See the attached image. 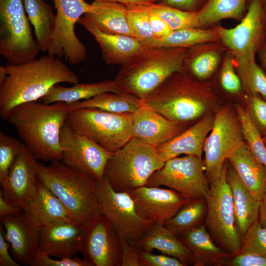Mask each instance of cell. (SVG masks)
Listing matches in <instances>:
<instances>
[{
	"label": "cell",
	"instance_id": "obj_25",
	"mask_svg": "<svg viewBox=\"0 0 266 266\" xmlns=\"http://www.w3.org/2000/svg\"><path fill=\"white\" fill-rule=\"evenodd\" d=\"M135 244L141 249L148 251L156 249L162 254L175 258L184 266H194V258L191 251L164 224L154 223Z\"/></svg>",
	"mask_w": 266,
	"mask_h": 266
},
{
	"label": "cell",
	"instance_id": "obj_13",
	"mask_svg": "<svg viewBox=\"0 0 266 266\" xmlns=\"http://www.w3.org/2000/svg\"><path fill=\"white\" fill-rule=\"evenodd\" d=\"M56 10L54 32L48 54L61 59L64 56L69 63L78 64L87 58L85 45L75 32V25L93 5L85 0H52Z\"/></svg>",
	"mask_w": 266,
	"mask_h": 266
},
{
	"label": "cell",
	"instance_id": "obj_33",
	"mask_svg": "<svg viewBox=\"0 0 266 266\" xmlns=\"http://www.w3.org/2000/svg\"><path fill=\"white\" fill-rule=\"evenodd\" d=\"M219 39L215 29L188 28L173 31L164 37L154 38L143 45L149 47L189 48Z\"/></svg>",
	"mask_w": 266,
	"mask_h": 266
},
{
	"label": "cell",
	"instance_id": "obj_23",
	"mask_svg": "<svg viewBox=\"0 0 266 266\" xmlns=\"http://www.w3.org/2000/svg\"><path fill=\"white\" fill-rule=\"evenodd\" d=\"M78 23L94 37L100 48L102 59L108 65H122L144 46L133 36L100 31L83 16Z\"/></svg>",
	"mask_w": 266,
	"mask_h": 266
},
{
	"label": "cell",
	"instance_id": "obj_15",
	"mask_svg": "<svg viewBox=\"0 0 266 266\" xmlns=\"http://www.w3.org/2000/svg\"><path fill=\"white\" fill-rule=\"evenodd\" d=\"M215 29L235 59L255 58L266 38L263 0H248L246 13L234 28L227 29L219 26Z\"/></svg>",
	"mask_w": 266,
	"mask_h": 266
},
{
	"label": "cell",
	"instance_id": "obj_20",
	"mask_svg": "<svg viewBox=\"0 0 266 266\" xmlns=\"http://www.w3.org/2000/svg\"><path fill=\"white\" fill-rule=\"evenodd\" d=\"M20 213L1 218L0 221L5 229V238L11 246L13 256L21 264L29 265L39 252V227L25 211Z\"/></svg>",
	"mask_w": 266,
	"mask_h": 266
},
{
	"label": "cell",
	"instance_id": "obj_42",
	"mask_svg": "<svg viewBox=\"0 0 266 266\" xmlns=\"http://www.w3.org/2000/svg\"><path fill=\"white\" fill-rule=\"evenodd\" d=\"M256 252L266 257V228L255 221L242 239L240 250Z\"/></svg>",
	"mask_w": 266,
	"mask_h": 266
},
{
	"label": "cell",
	"instance_id": "obj_44",
	"mask_svg": "<svg viewBox=\"0 0 266 266\" xmlns=\"http://www.w3.org/2000/svg\"><path fill=\"white\" fill-rule=\"evenodd\" d=\"M246 107L259 133L266 135V100L259 95L248 94L245 97Z\"/></svg>",
	"mask_w": 266,
	"mask_h": 266
},
{
	"label": "cell",
	"instance_id": "obj_51",
	"mask_svg": "<svg viewBox=\"0 0 266 266\" xmlns=\"http://www.w3.org/2000/svg\"><path fill=\"white\" fill-rule=\"evenodd\" d=\"M9 243L6 240L4 231L1 226L0 230V266H19L8 252Z\"/></svg>",
	"mask_w": 266,
	"mask_h": 266
},
{
	"label": "cell",
	"instance_id": "obj_28",
	"mask_svg": "<svg viewBox=\"0 0 266 266\" xmlns=\"http://www.w3.org/2000/svg\"><path fill=\"white\" fill-rule=\"evenodd\" d=\"M92 4V10L83 16L98 29L106 33L133 36L128 23L126 5L104 1H93Z\"/></svg>",
	"mask_w": 266,
	"mask_h": 266
},
{
	"label": "cell",
	"instance_id": "obj_27",
	"mask_svg": "<svg viewBox=\"0 0 266 266\" xmlns=\"http://www.w3.org/2000/svg\"><path fill=\"white\" fill-rule=\"evenodd\" d=\"M226 176L232 192L236 226L242 239L258 219L260 201L252 195L232 166L228 167L226 165Z\"/></svg>",
	"mask_w": 266,
	"mask_h": 266
},
{
	"label": "cell",
	"instance_id": "obj_45",
	"mask_svg": "<svg viewBox=\"0 0 266 266\" xmlns=\"http://www.w3.org/2000/svg\"><path fill=\"white\" fill-rule=\"evenodd\" d=\"M234 61L232 54L226 56L221 70L220 82L226 91L236 94L241 90L242 83L239 75L235 72Z\"/></svg>",
	"mask_w": 266,
	"mask_h": 266
},
{
	"label": "cell",
	"instance_id": "obj_50",
	"mask_svg": "<svg viewBox=\"0 0 266 266\" xmlns=\"http://www.w3.org/2000/svg\"><path fill=\"white\" fill-rule=\"evenodd\" d=\"M148 11V18L155 38H161L168 35L173 31L157 14L150 11L144 4Z\"/></svg>",
	"mask_w": 266,
	"mask_h": 266
},
{
	"label": "cell",
	"instance_id": "obj_11",
	"mask_svg": "<svg viewBox=\"0 0 266 266\" xmlns=\"http://www.w3.org/2000/svg\"><path fill=\"white\" fill-rule=\"evenodd\" d=\"M244 142L236 113L227 106L218 111L203 148L205 173L209 184L220 178L229 155Z\"/></svg>",
	"mask_w": 266,
	"mask_h": 266
},
{
	"label": "cell",
	"instance_id": "obj_48",
	"mask_svg": "<svg viewBox=\"0 0 266 266\" xmlns=\"http://www.w3.org/2000/svg\"><path fill=\"white\" fill-rule=\"evenodd\" d=\"M122 245L121 266H140L139 248L119 237Z\"/></svg>",
	"mask_w": 266,
	"mask_h": 266
},
{
	"label": "cell",
	"instance_id": "obj_41",
	"mask_svg": "<svg viewBox=\"0 0 266 266\" xmlns=\"http://www.w3.org/2000/svg\"><path fill=\"white\" fill-rule=\"evenodd\" d=\"M23 142L19 140L0 133V183L6 181L9 170L18 155Z\"/></svg>",
	"mask_w": 266,
	"mask_h": 266
},
{
	"label": "cell",
	"instance_id": "obj_43",
	"mask_svg": "<svg viewBox=\"0 0 266 266\" xmlns=\"http://www.w3.org/2000/svg\"><path fill=\"white\" fill-rule=\"evenodd\" d=\"M218 266H266V257L249 251L239 250L226 253L218 263Z\"/></svg>",
	"mask_w": 266,
	"mask_h": 266
},
{
	"label": "cell",
	"instance_id": "obj_14",
	"mask_svg": "<svg viewBox=\"0 0 266 266\" xmlns=\"http://www.w3.org/2000/svg\"><path fill=\"white\" fill-rule=\"evenodd\" d=\"M78 247L91 266H121L120 239L111 222L101 213L82 226Z\"/></svg>",
	"mask_w": 266,
	"mask_h": 266
},
{
	"label": "cell",
	"instance_id": "obj_40",
	"mask_svg": "<svg viewBox=\"0 0 266 266\" xmlns=\"http://www.w3.org/2000/svg\"><path fill=\"white\" fill-rule=\"evenodd\" d=\"M126 6L128 8V23L133 36L142 44L154 38L148 11L144 4Z\"/></svg>",
	"mask_w": 266,
	"mask_h": 266
},
{
	"label": "cell",
	"instance_id": "obj_32",
	"mask_svg": "<svg viewBox=\"0 0 266 266\" xmlns=\"http://www.w3.org/2000/svg\"><path fill=\"white\" fill-rule=\"evenodd\" d=\"M141 103V99L129 94L105 92L68 105L69 111L79 108H96L111 112L133 113Z\"/></svg>",
	"mask_w": 266,
	"mask_h": 266
},
{
	"label": "cell",
	"instance_id": "obj_24",
	"mask_svg": "<svg viewBox=\"0 0 266 266\" xmlns=\"http://www.w3.org/2000/svg\"><path fill=\"white\" fill-rule=\"evenodd\" d=\"M24 211L39 228L59 221H68L82 225L38 179L35 195Z\"/></svg>",
	"mask_w": 266,
	"mask_h": 266
},
{
	"label": "cell",
	"instance_id": "obj_47",
	"mask_svg": "<svg viewBox=\"0 0 266 266\" xmlns=\"http://www.w3.org/2000/svg\"><path fill=\"white\" fill-rule=\"evenodd\" d=\"M152 252L140 249V266H184L175 258L164 254H155Z\"/></svg>",
	"mask_w": 266,
	"mask_h": 266
},
{
	"label": "cell",
	"instance_id": "obj_9",
	"mask_svg": "<svg viewBox=\"0 0 266 266\" xmlns=\"http://www.w3.org/2000/svg\"><path fill=\"white\" fill-rule=\"evenodd\" d=\"M226 172L225 165L220 178L210 184L204 224L214 242L225 252L233 254L240 250L242 238L236 226L233 197Z\"/></svg>",
	"mask_w": 266,
	"mask_h": 266
},
{
	"label": "cell",
	"instance_id": "obj_2",
	"mask_svg": "<svg viewBox=\"0 0 266 266\" xmlns=\"http://www.w3.org/2000/svg\"><path fill=\"white\" fill-rule=\"evenodd\" d=\"M69 112L65 102L34 101L15 107L6 120L35 159L61 161L60 133Z\"/></svg>",
	"mask_w": 266,
	"mask_h": 266
},
{
	"label": "cell",
	"instance_id": "obj_4",
	"mask_svg": "<svg viewBox=\"0 0 266 266\" xmlns=\"http://www.w3.org/2000/svg\"><path fill=\"white\" fill-rule=\"evenodd\" d=\"M187 49L144 46L121 66L114 80L123 93L143 100L170 75L183 69Z\"/></svg>",
	"mask_w": 266,
	"mask_h": 266
},
{
	"label": "cell",
	"instance_id": "obj_58",
	"mask_svg": "<svg viewBox=\"0 0 266 266\" xmlns=\"http://www.w3.org/2000/svg\"><path fill=\"white\" fill-rule=\"evenodd\" d=\"M263 141L266 146V135L263 137Z\"/></svg>",
	"mask_w": 266,
	"mask_h": 266
},
{
	"label": "cell",
	"instance_id": "obj_54",
	"mask_svg": "<svg viewBox=\"0 0 266 266\" xmlns=\"http://www.w3.org/2000/svg\"><path fill=\"white\" fill-rule=\"evenodd\" d=\"M93 1H112L119 2L126 5L134 4H147L156 2L157 0H93Z\"/></svg>",
	"mask_w": 266,
	"mask_h": 266
},
{
	"label": "cell",
	"instance_id": "obj_1",
	"mask_svg": "<svg viewBox=\"0 0 266 266\" xmlns=\"http://www.w3.org/2000/svg\"><path fill=\"white\" fill-rule=\"evenodd\" d=\"M6 67L7 76L0 84V115L5 120L15 107L39 100L53 85L79 82L64 62L49 54L23 64H7Z\"/></svg>",
	"mask_w": 266,
	"mask_h": 266
},
{
	"label": "cell",
	"instance_id": "obj_6",
	"mask_svg": "<svg viewBox=\"0 0 266 266\" xmlns=\"http://www.w3.org/2000/svg\"><path fill=\"white\" fill-rule=\"evenodd\" d=\"M165 163L155 147L133 137L113 153L106 164L103 178L116 191L129 193L146 185L151 175Z\"/></svg>",
	"mask_w": 266,
	"mask_h": 266
},
{
	"label": "cell",
	"instance_id": "obj_34",
	"mask_svg": "<svg viewBox=\"0 0 266 266\" xmlns=\"http://www.w3.org/2000/svg\"><path fill=\"white\" fill-rule=\"evenodd\" d=\"M248 0H207L197 12L201 27L225 19L240 20L247 8Z\"/></svg>",
	"mask_w": 266,
	"mask_h": 266
},
{
	"label": "cell",
	"instance_id": "obj_7",
	"mask_svg": "<svg viewBox=\"0 0 266 266\" xmlns=\"http://www.w3.org/2000/svg\"><path fill=\"white\" fill-rule=\"evenodd\" d=\"M133 115L83 108L70 111L66 122L78 133L115 152L133 137Z\"/></svg>",
	"mask_w": 266,
	"mask_h": 266
},
{
	"label": "cell",
	"instance_id": "obj_19",
	"mask_svg": "<svg viewBox=\"0 0 266 266\" xmlns=\"http://www.w3.org/2000/svg\"><path fill=\"white\" fill-rule=\"evenodd\" d=\"M189 127V124L168 119L142 100L133 115V137L155 147L170 141Z\"/></svg>",
	"mask_w": 266,
	"mask_h": 266
},
{
	"label": "cell",
	"instance_id": "obj_5",
	"mask_svg": "<svg viewBox=\"0 0 266 266\" xmlns=\"http://www.w3.org/2000/svg\"><path fill=\"white\" fill-rule=\"evenodd\" d=\"M37 178L82 225L101 213L97 180L80 169L55 160L49 166L38 163Z\"/></svg>",
	"mask_w": 266,
	"mask_h": 266
},
{
	"label": "cell",
	"instance_id": "obj_46",
	"mask_svg": "<svg viewBox=\"0 0 266 266\" xmlns=\"http://www.w3.org/2000/svg\"><path fill=\"white\" fill-rule=\"evenodd\" d=\"M30 266H91L85 259L79 257L53 259L46 254L39 252L32 259Z\"/></svg>",
	"mask_w": 266,
	"mask_h": 266
},
{
	"label": "cell",
	"instance_id": "obj_53",
	"mask_svg": "<svg viewBox=\"0 0 266 266\" xmlns=\"http://www.w3.org/2000/svg\"><path fill=\"white\" fill-rule=\"evenodd\" d=\"M258 221L263 227L266 228V184L260 201Z\"/></svg>",
	"mask_w": 266,
	"mask_h": 266
},
{
	"label": "cell",
	"instance_id": "obj_10",
	"mask_svg": "<svg viewBox=\"0 0 266 266\" xmlns=\"http://www.w3.org/2000/svg\"><path fill=\"white\" fill-rule=\"evenodd\" d=\"M96 191L101 214L111 222L119 237L135 244L154 223L138 214L128 192L116 191L104 178L97 180Z\"/></svg>",
	"mask_w": 266,
	"mask_h": 266
},
{
	"label": "cell",
	"instance_id": "obj_26",
	"mask_svg": "<svg viewBox=\"0 0 266 266\" xmlns=\"http://www.w3.org/2000/svg\"><path fill=\"white\" fill-rule=\"evenodd\" d=\"M232 166L252 195L261 201L266 184V167L244 142L228 156Z\"/></svg>",
	"mask_w": 266,
	"mask_h": 266
},
{
	"label": "cell",
	"instance_id": "obj_3",
	"mask_svg": "<svg viewBox=\"0 0 266 266\" xmlns=\"http://www.w3.org/2000/svg\"><path fill=\"white\" fill-rule=\"evenodd\" d=\"M142 100L168 119L189 125L210 113L217 101L208 86L183 69L170 75Z\"/></svg>",
	"mask_w": 266,
	"mask_h": 266
},
{
	"label": "cell",
	"instance_id": "obj_52",
	"mask_svg": "<svg viewBox=\"0 0 266 266\" xmlns=\"http://www.w3.org/2000/svg\"><path fill=\"white\" fill-rule=\"evenodd\" d=\"M22 211L7 203L0 194V217L3 218L17 214Z\"/></svg>",
	"mask_w": 266,
	"mask_h": 266
},
{
	"label": "cell",
	"instance_id": "obj_29",
	"mask_svg": "<svg viewBox=\"0 0 266 266\" xmlns=\"http://www.w3.org/2000/svg\"><path fill=\"white\" fill-rule=\"evenodd\" d=\"M105 92L124 93L114 80L107 79L93 83H77L70 87L56 84L52 86L39 100L45 104L59 102L69 104L82 100L90 99Z\"/></svg>",
	"mask_w": 266,
	"mask_h": 266
},
{
	"label": "cell",
	"instance_id": "obj_18",
	"mask_svg": "<svg viewBox=\"0 0 266 266\" xmlns=\"http://www.w3.org/2000/svg\"><path fill=\"white\" fill-rule=\"evenodd\" d=\"M136 210L143 218L164 224L190 200L172 189L145 185L130 192Z\"/></svg>",
	"mask_w": 266,
	"mask_h": 266
},
{
	"label": "cell",
	"instance_id": "obj_39",
	"mask_svg": "<svg viewBox=\"0 0 266 266\" xmlns=\"http://www.w3.org/2000/svg\"><path fill=\"white\" fill-rule=\"evenodd\" d=\"M145 5L150 11L157 14L165 22L172 31L201 27L197 12L184 11L157 2Z\"/></svg>",
	"mask_w": 266,
	"mask_h": 266
},
{
	"label": "cell",
	"instance_id": "obj_35",
	"mask_svg": "<svg viewBox=\"0 0 266 266\" xmlns=\"http://www.w3.org/2000/svg\"><path fill=\"white\" fill-rule=\"evenodd\" d=\"M207 209L206 199L190 200L164 226L178 236L204 223Z\"/></svg>",
	"mask_w": 266,
	"mask_h": 266
},
{
	"label": "cell",
	"instance_id": "obj_31",
	"mask_svg": "<svg viewBox=\"0 0 266 266\" xmlns=\"http://www.w3.org/2000/svg\"><path fill=\"white\" fill-rule=\"evenodd\" d=\"M23 2L40 50L47 51L55 29L56 14L44 0H23Z\"/></svg>",
	"mask_w": 266,
	"mask_h": 266
},
{
	"label": "cell",
	"instance_id": "obj_38",
	"mask_svg": "<svg viewBox=\"0 0 266 266\" xmlns=\"http://www.w3.org/2000/svg\"><path fill=\"white\" fill-rule=\"evenodd\" d=\"M235 112L243 139L256 158L266 167V146L247 107L238 105Z\"/></svg>",
	"mask_w": 266,
	"mask_h": 266
},
{
	"label": "cell",
	"instance_id": "obj_37",
	"mask_svg": "<svg viewBox=\"0 0 266 266\" xmlns=\"http://www.w3.org/2000/svg\"><path fill=\"white\" fill-rule=\"evenodd\" d=\"M242 85L248 94L257 95L266 100V74L255 58L235 59Z\"/></svg>",
	"mask_w": 266,
	"mask_h": 266
},
{
	"label": "cell",
	"instance_id": "obj_57",
	"mask_svg": "<svg viewBox=\"0 0 266 266\" xmlns=\"http://www.w3.org/2000/svg\"><path fill=\"white\" fill-rule=\"evenodd\" d=\"M264 7L265 13L266 28V0H263Z\"/></svg>",
	"mask_w": 266,
	"mask_h": 266
},
{
	"label": "cell",
	"instance_id": "obj_21",
	"mask_svg": "<svg viewBox=\"0 0 266 266\" xmlns=\"http://www.w3.org/2000/svg\"><path fill=\"white\" fill-rule=\"evenodd\" d=\"M83 225L59 221L38 230L40 253L59 259L72 258L79 252L78 244Z\"/></svg>",
	"mask_w": 266,
	"mask_h": 266
},
{
	"label": "cell",
	"instance_id": "obj_56",
	"mask_svg": "<svg viewBox=\"0 0 266 266\" xmlns=\"http://www.w3.org/2000/svg\"><path fill=\"white\" fill-rule=\"evenodd\" d=\"M7 75L6 66H0V84H1L5 79Z\"/></svg>",
	"mask_w": 266,
	"mask_h": 266
},
{
	"label": "cell",
	"instance_id": "obj_36",
	"mask_svg": "<svg viewBox=\"0 0 266 266\" xmlns=\"http://www.w3.org/2000/svg\"><path fill=\"white\" fill-rule=\"evenodd\" d=\"M199 45L188 48L183 69L190 75L200 79L210 77L220 61V54L215 50L204 51Z\"/></svg>",
	"mask_w": 266,
	"mask_h": 266
},
{
	"label": "cell",
	"instance_id": "obj_55",
	"mask_svg": "<svg viewBox=\"0 0 266 266\" xmlns=\"http://www.w3.org/2000/svg\"><path fill=\"white\" fill-rule=\"evenodd\" d=\"M258 52L262 63V68L266 74V38L260 47Z\"/></svg>",
	"mask_w": 266,
	"mask_h": 266
},
{
	"label": "cell",
	"instance_id": "obj_16",
	"mask_svg": "<svg viewBox=\"0 0 266 266\" xmlns=\"http://www.w3.org/2000/svg\"><path fill=\"white\" fill-rule=\"evenodd\" d=\"M61 162L87 173L96 180L103 179L108 160L113 152L75 131L66 122L60 133Z\"/></svg>",
	"mask_w": 266,
	"mask_h": 266
},
{
	"label": "cell",
	"instance_id": "obj_49",
	"mask_svg": "<svg viewBox=\"0 0 266 266\" xmlns=\"http://www.w3.org/2000/svg\"><path fill=\"white\" fill-rule=\"evenodd\" d=\"M207 0H157V3L172 6L179 9L198 12Z\"/></svg>",
	"mask_w": 266,
	"mask_h": 266
},
{
	"label": "cell",
	"instance_id": "obj_17",
	"mask_svg": "<svg viewBox=\"0 0 266 266\" xmlns=\"http://www.w3.org/2000/svg\"><path fill=\"white\" fill-rule=\"evenodd\" d=\"M37 160L23 143L21 150L13 164L0 191L9 204L24 211L33 198L37 181Z\"/></svg>",
	"mask_w": 266,
	"mask_h": 266
},
{
	"label": "cell",
	"instance_id": "obj_22",
	"mask_svg": "<svg viewBox=\"0 0 266 266\" xmlns=\"http://www.w3.org/2000/svg\"><path fill=\"white\" fill-rule=\"evenodd\" d=\"M214 119V115L207 113L170 141L156 147L159 156L164 162L182 154L201 159L205 141L212 130Z\"/></svg>",
	"mask_w": 266,
	"mask_h": 266
},
{
	"label": "cell",
	"instance_id": "obj_12",
	"mask_svg": "<svg viewBox=\"0 0 266 266\" xmlns=\"http://www.w3.org/2000/svg\"><path fill=\"white\" fill-rule=\"evenodd\" d=\"M146 185L166 186L190 200L206 199L210 188L203 161L192 155L167 160L151 175Z\"/></svg>",
	"mask_w": 266,
	"mask_h": 266
},
{
	"label": "cell",
	"instance_id": "obj_30",
	"mask_svg": "<svg viewBox=\"0 0 266 266\" xmlns=\"http://www.w3.org/2000/svg\"><path fill=\"white\" fill-rule=\"evenodd\" d=\"M178 237L192 253L194 266H217L227 253L214 242L204 224Z\"/></svg>",
	"mask_w": 266,
	"mask_h": 266
},
{
	"label": "cell",
	"instance_id": "obj_8",
	"mask_svg": "<svg viewBox=\"0 0 266 266\" xmlns=\"http://www.w3.org/2000/svg\"><path fill=\"white\" fill-rule=\"evenodd\" d=\"M25 12L23 0H0V54L8 65L33 61L40 51Z\"/></svg>",
	"mask_w": 266,
	"mask_h": 266
}]
</instances>
